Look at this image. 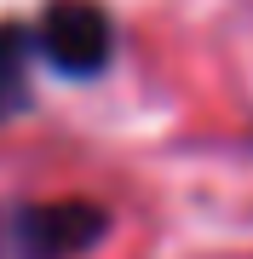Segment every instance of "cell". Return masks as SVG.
<instances>
[{"instance_id":"1","label":"cell","mask_w":253,"mask_h":259,"mask_svg":"<svg viewBox=\"0 0 253 259\" xmlns=\"http://www.w3.org/2000/svg\"><path fill=\"white\" fill-rule=\"evenodd\" d=\"M110 231V213L92 202H18L0 213V259H81Z\"/></svg>"},{"instance_id":"2","label":"cell","mask_w":253,"mask_h":259,"mask_svg":"<svg viewBox=\"0 0 253 259\" xmlns=\"http://www.w3.org/2000/svg\"><path fill=\"white\" fill-rule=\"evenodd\" d=\"M35 47H40V58H46L58 75L92 81V75H104L110 58H115V23H110L104 6H92V0H52V6L40 12V23H35Z\"/></svg>"},{"instance_id":"3","label":"cell","mask_w":253,"mask_h":259,"mask_svg":"<svg viewBox=\"0 0 253 259\" xmlns=\"http://www.w3.org/2000/svg\"><path fill=\"white\" fill-rule=\"evenodd\" d=\"M35 23H0V121L29 104V69H35Z\"/></svg>"}]
</instances>
